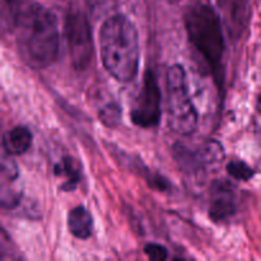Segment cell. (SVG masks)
Masks as SVG:
<instances>
[{
  "instance_id": "2",
  "label": "cell",
  "mask_w": 261,
  "mask_h": 261,
  "mask_svg": "<svg viewBox=\"0 0 261 261\" xmlns=\"http://www.w3.org/2000/svg\"><path fill=\"white\" fill-rule=\"evenodd\" d=\"M101 59L107 73L121 83H129L139 71V33L124 14L110 15L99 30Z\"/></svg>"
},
{
  "instance_id": "18",
  "label": "cell",
  "mask_w": 261,
  "mask_h": 261,
  "mask_svg": "<svg viewBox=\"0 0 261 261\" xmlns=\"http://www.w3.org/2000/svg\"><path fill=\"white\" fill-rule=\"evenodd\" d=\"M87 4L91 9H102V5H106L107 3H111L112 0H86Z\"/></svg>"
},
{
  "instance_id": "4",
  "label": "cell",
  "mask_w": 261,
  "mask_h": 261,
  "mask_svg": "<svg viewBox=\"0 0 261 261\" xmlns=\"http://www.w3.org/2000/svg\"><path fill=\"white\" fill-rule=\"evenodd\" d=\"M166 112L168 126L181 137H189L198 127L199 115L189 89L185 69L178 64L166 74Z\"/></svg>"
},
{
  "instance_id": "7",
  "label": "cell",
  "mask_w": 261,
  "mask_h": 261,
  "mask_svg": "<svg viewBox=\"0 0 261 261\" xmlns=\"http://www.w3.org/2000/svg\"><path fill=\"white\" fill-rule=\"evenodd\" d=\"M162 117V92L157 76L152 70L145 71L142 88L130 111L133 124L143 129L157 126Z\"/></svg>"
},
{
  "instance_id": "9",
  "label": "cell",
  "mask_w": 261,
  "mask_h": 261,
  "mask_svg": "<svg viewBox=\"0 0 261 261\" xmlns=\"http://www.w3.org/2000/svg\"><path fill=\"white\" fill-rule=\"evenodd\" d=\"M19 178L17 163L10 158L4 157L2 161V206L4 209H14L19 204L22 191L14 186Z\"/></svg>"
},
{
  "instance_id": "17",
  "label": "cell",
  "mask_w": 261,
  "mask_h": 261,
  "mask_svg": "<svg viewBox=\"0 0 261 261\" xmlns=\"http://www.w3.org/2000/svg\"><path fill=\"white\" fill-rule=\"evenodd\" d=\"M144 254L148 259L153 261H163L168 257V251L163 245L161 244H147L144 246Z\"/></svg>"
},
{
  "instance_id": "1",
  "label": "cell",
  "mask_w": 261,
  "mask_h": 261,
  "mask_svg": "<svg viewBox=\"0 0 261 261\" xmlns=\"http://www.w3.org/2000/svg\"><path fill=\"white\" fill-rule=\"evenodd\" d=\"M20 59L33 69L54 64L60 50V28L55 13L38 3L23 4L13 23Z\"/></svg>"
},
{
  "instance_id": "16",
  "label": "cell",
  "mask_w": 261,
  "mask_h": 261,
  "mask_svg": "<svg viewBox=\"0 0 261 261\" xmlns=\"http://www.w3.org/2000/svg\"><path fill=\"white\" fill-rule=\"evenodd\" d=\"M99 120L103 122L106 126L115 127L120 124L121 120V109L115 102H110V103L105 105L101 110H99Z\"/></svg>"
},
{
  "instance_id": "12",
  "label": "cell",
  "mask_w": 261,
  "mask_h": 261,
  "mask_svg": "<svg viewBox=\"0 0 261 261\" xmlns=\"http://www.w3.org/2000/svg\"><path fill=\"white\" fill-rule=\"evenodd\" d=\"M54 172L59 177H64L65 181L61 185L63 191H73L81 181V171L76 167L71 157H63L54 167Z\"/></svg>"
},
{
  "instance_id": "14",
  "label": "cell",
  "mask_w": 261,
  "mask_h": 261,
  "mask_svg": "<svg viewBox=\"0 0 261 261\" xmlns=\"http://www.w3.org/2000/svg\"><path fill=\"white\" fill-rule=\"evenodd\" d=\"M25 0H2V25L3 30H12L15 17Z\"/></svg>"
},
{
  "instance_id": "5",
  "label": "cell",
  "mask_w": 261,
  "mask_h": 261,
  "mask_svg": "<svg viewBox=\"0 0 261 261\" xmlns=\"http://www.w3.org/2000/svg\"><path fill=\"white\" fill-rule=\"evenodd\" d=\"M66 45L71 65L75 70L84 71L93 59V35L88 18L78 10L69 12L64 22Z\"/></svg>"
},
{
  "instance_id": "11",
  "label": "cell",
  "mask_w": 261,
  "mask_h": 261,
  "mask_svg": "<svg viewBox=\"0 0 261 261\" xmlns=\"http://www.w3.org/2000/svg\"><path fill=\"white\" fill-rule=\"evenodd\" d=\"M68 228L75 239H89L93 231V218L91 213L82 205L74 206L68 213Z\"/></svg>"
},
{
  "instance_id": "8",
  "label": "cell",
  "mask_w": 261,
  "mask_h": 261,
  "mask_svg": "<svg viewBox=\"0 0 261 261\" xmlns=\"http://www.w3.org/2000/svg\"><path fill=\"white\" fill-rule=\"evenodd\" d=\"M237 212L236 188L227 180H217L212 184L209 195V217L216 223L231 219Z\"/></svg>"
},
{
  "instance_id": "15",
  "label": "cell",
  "mask_w": 261,
  "mask_h": 261,
  "mask_svg": "<svg viewBox=\"0 0 261 261\" xmlns=\"http://www.w3.org/2000/svg\"><path fill=\"white\" fill-rule=\"evenodd\" d=\"M226 170L228 175L237 181H249L255 175V171L246 162L240 160H233L227 163Z\"/></svg>"
},
{
  "instance_id": "3",
  "label": "cell",
  "mask_w": 261,
  "mask_h": 261,
  "mask_svg": "<svg viewBox=\"0 0 261 261\" xmlns=\"http://www.w3.org/2000/svg\"><path fill=\"white\" fill-rule=\"evenodd\" d=\"M184 24L196 55L221 86L226 41L218 12L209 0H196L185 10Z\"/></svg>"
},
{
  "instance_id": "6",
  "label": "cell",
  "mask_w": 261,
  "mask_h": 261,
  "mask_svg": "<svg viewBox=\"0 0 261 261\" xmlns=\"http://www.w3.org/2000/svg\"><path fill=\"white\" fill-rule=\"evenodd\" d=\"M173 157L178 167L191 175H198L214 168L223 161V147L216 140L201 144H186L178 142L173 145Z\"/></svg>"
},
{
  "instance_id": "13",
  "label": "cell",
  "mask_w": 261,
  "mask_h": 261,
  "mask_svg": "<svg viewBox=\"0 0 261 261\" xmlns=\"http://www.w3.org/2000/svg\"><path fill=\"white\" fill-rule=\"evenodd\" d=\"M223 9L227 10L233 25H242L247 18L249 0H218Z\"/></svg>"
},
{
  "instance_id": "10",
  "label": "cell",
  "mask_w": 261,
  "mask_h": 261,
  "mask_svg": "<svg viewBox=\"0 0 261 261\" xmlns=\"http://www.w3.org/2000/svg\"><path fill=\"white\" fill-rule=\"evenodd\" d=\"M32 145V133L27 126H14L3 135V149L8 155H20Z\"/></svg>"
}]
</instances>
